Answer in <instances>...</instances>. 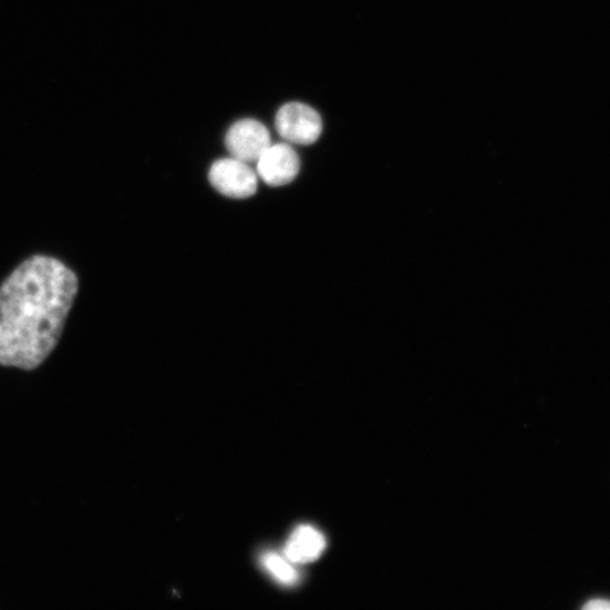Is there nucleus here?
I'll use <instances>...</instances> for the list:
<instances>
[{
  "instance_id": "3",
  "label": "nucleus",
  "mask_w": 610,
  "mask_h": 610,
  "mask_svg": "<svg viewBox=\"0 0 610 610\" xmlns=\"http://www.w3.org/2000/svg\"><path fill=\"white\" fill-rule=\"evenodd\" d=\"M210 181L215 190L229 199L246 200L257 192V173L249 163L238 159H222L210 170Z\"/></svg>"
},
{
  "instance_id": "6",
  "label": "nucleus",
  "mask_w": 610,
  "mask_h": 610,
  "mask_svg": "<svg viewBox=\"0 0 610 610\" xmlns=\"http://www.w3.org/2000/svg\"><path fill=\"white\" fill-rule=\"evenodd\" d=\"M324 549L325 539L319 531L310 526H300L289 538L285 555L293 565H307L317 560Z\"/></svg>"
},
{
  "instance_id": "8",
  "label": "nucleus",
  "mask_w": 610,
  "mask_h": 610,
  "mask_svg": "<svg viewBox=\"0 0 610 610\" xmlns=\"http://www.w3.org/2000/svg\"><path fill=\"white\" fill-rule=\"evenodd\" d=\"M588 610H610V600L596 599L587 602L584 607Z\"/></svg>"
},
{
  "instance_id": "2",
  "label": "nucleus",
  "mask_w": 610,
  "mask_h": 610,
  "mask_svg": "<svg viewBox=\"0 0 610 610\" xmlns=\"http://www.w3.org/2000/svg\"><path fill=\"white\" fill-rule=\"evenodd\" d=\"M275 127L287 142L311 146L317 142L322 132V120L311 107L292 103L278 110Z\"/></svg>"
},
{
  "instance_id": "4",
  "label": "nucleus",
  "mask_w": 610,
  "mask_h": 610,
  "mask_svg": "<svg viewBox=\"0 0 610 610\" xmlns=\"http://www.w3.org/2000/svg\"><path fill=\"white\" fill-rule=\"evenodd\" d=\"M225 146L232 158L246 163L257 162L271 146L270 133L261 122L244 119L228 129Z\"/></svg>"
},
{
  "instance_id": "1",
  "label": "nucleus",
  "mask_w": 610,
  "mask_h": 610,
  "mask_svg": "<svg viewBox=\"0 0 610 610\" xmlns=\"http://www.w3.org/2000/svg\"><path fill=\"white\" fill-rule=\"evenodd\" d=\"M78 279L62 261L34 256L0 287V364L31 371L63 334Z\"/></svg>"
},
{
  "instance_id": "7",
  "label": "nucleus",
  "mask_w": 610,
  "mask_h": 610,
  "mask_svg": "<svg viewBox=\"0 0 610 610\" xmlns=\"http://www.w3.org/2000/svg\"><path fill=\"white\" fill-rule=\"evenodd\" d=\"M261 561L266 571L279 584L293 586L299 581V574L287 557L267 553Z\"/></svg>"
},
{
  "instance_id": "5",
  "label": "nucleus",
  "mask_w": 610,
  "mask_h": 610,
  "mask_svg": "<svg viewBox=\"0 0 610 610\" xmlns=\"http://www.w3.org/2000/svg\"><path fill=\"white\" fill-rule=\"evenodd\" d=\"M299 172V156L288 145L270 146L257 161L258 175L271 186L291 183Z\"/></svg>"
}]
</instances>
